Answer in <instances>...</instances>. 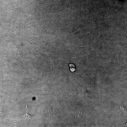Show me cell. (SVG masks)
Returning <instances> with one entry per match:
<instances>
[{
	"instance_id": "6da1fadb",
	"label": "cell",
	"mask_w": 127,
	"mask_h": 127,
	"mask_svg": "<svg viewBox=\"0 0 127 127\" xmlns=\"http://www.w3.org/2000/svg\"><path fill=\"white\" fill-rule=\"evenodd\" d=\"M24 115V116L25 117V118L26 119H29L31 118L33 116V115H30L28 113H25L23 114Z\"/></svg>"
},
{
	"instance_id": "7a4b0ae2",
	"label": "cell",
	"mask_w": 127,
	"mask_h": 127,
	"mask_svg": "<svg viewBox=\"0 0 127 127\" xmlns=\"http://www.w3.org/2000/svg\"><path fill=\"white\" fill-rule=\"evenodd\" d=\"M69 66L70 67V70L71 71L74 72L75 71V66L73 64H70Z\"/></svg>"
}]
</instances>
